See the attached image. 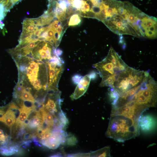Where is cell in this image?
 Here are the masks:
<instances>
[{"mask_svg":"<svg viewBox=\"0 0 157 157\" xmlns=\"http://www.w3.org/2000/svg\"><path fill=\"white\" fill-rule=\"evenodd\" d=\"M138 123L129 117L121 115H111L107 137L118 142H123L139 135Z\"/></svg>","mask_w":157,"mask_h":157,"instance_id":"obj_1","label":"cell"},{"mask_svg":"<svg viewBox=\"0 0 157 157\" xmlns=\"http://www.w3.org/2000/svg\"><path fill=\"white\" fill-rule=\"evenodd\" d=\"M147 108L136 105L133 101H130L119 107L113 108L111 115H121L133 119L139 123L140 116Z\"/></svg>","mask_w":157,"mask_h":157,"instance_id":"obj_2","label":"cell"},{"mask_svg":"<svg viewBox=\"0 0 157 157\" xmlns=\"http://www.w3.org/2000/svg\"><path fill=\"white\" fill-rule=\"evenodd\" d=\"M123 62L115 65L106 57L101 61L94 64L93 66L97 70L102 78L112 75L117 76L120 73L123 72L120 68V65Z\"/></svg>","mask_w":157,"mask_h":157,"instance_id":"obj_3","label":"cell"},{"mask_svg":"<svg viewBox=\"0 0 157 157\" xmlns=\"http://www.w3.org/2000/svg\"><path fill=\"white\" fill-rule=\"evenodd\" d=\"M138 124L139 130L142 132L146 133H151L156 127V119L151 115H142L139 118Z\"/></svg>","mask_w":157,"mask_h":157,"instance_id":"obj_4","label":"cell"},{"mask_svg":"<svg viewBox=\"0 0 157 157\" xmlns=\"http://www.w3.org/2000/svg\"><path fill=\"white\" fill-rule=\"evenodd\" d=\"M90 80L89 74L83 76L77 84L74 93L70 96L71 97L76 99L83 95L88 88Z\"/></svg>","mask_w":157,"mask_h":157,"instance_id":"obj_5","label":"cell"},{"mask_svg":"<svg viewBox=\"0 0 157 157\" xmlns=\"http://www.w3.org/2000/svg\"><path fill=\"white\" fill-rule=\"evenodd\" d=\"M19 110V114L16 119L15 124L17 126H21L25 125V122L31 113L32 108L31 106H27L24 103Z\"/></svg>","mask_w":157,"mask_h":157,"instance_id":"obj_6","label":"cell"},{"mask_svg":"<svg viewBox=\"0 0 157 157\" xmlns=\"http://www.w3.org/2000/svg\"><path fill=\"white\" fill-rule=\"evenodd\" d=\"M15 111L14 109L9 108L0 117V121L3 122L11 128L15 121Z\"/></svg>","mask_w":157,"mask_h":157,"instance_id":"obj_7","label":"cell"},{"mask_svg":"<svg viewBox=\"0 0 157 157\" xmlns=\"http://www.w3.org/2000/svg\"><path fill=\"white\" fill-rule=\"evenodd\" d=\"M35 115L28 122L27 126L31 129L41 128L44 129V123L41 114L39 112H35Z\"/></svg>","mask_w":157,"mask_h":157,"instance_id":"obj_8","label":"cell"},{"mask_svg":"<svg viewBox=\"0 0 157 157\" xmlns=\"http://www.w3.org/2000/svg\"><path fill=\"white\" fill-rule=\"evenodd\" d=\"M90 156L110 157V147L107 146L92 152L90 153Z\"/></svg>","mask_w":157,"mask_h":157,"instance_id":"obj_9","label":"cell"},{"mask_svg":"<svg viewBox=\"0 0 157 157\" xmlns=\"http://www.w3.org/2000/svg\"><path fill=\"white\" fill-rule=\"evenodd\" d=\"M108 95L109 99L111 102L112 106H115L120 97V94L115 89L110 88L109 90Z\"/></svg>","mask_w":157,"mask_h":157,"instance_id":"obj_10","label":"cell"},{"mask_svg":"<svg viewBox=\"0 0 157 157\" xmlns=\"http://www.w3.org/2000/svg\"><path fill=\"white\" fill-rule=\"evenodd\" d=\"M19 98L23 101L30 102L33 103L36 101L31 92L25 91L24 88Z\"/></svg>","mask_w":157,"mask_h":157,"instance_id":"obj_11","label":"cell"},{"mask_svg":"<svg viewBox=\"0 0 157 157\" xmlns=\"http://www.w3.org/2000/svg\"><path fill=\"white\" fill-rule=\"evenodd\" d=\"M81 22L80 17L77 14L72 15L68 23L69 26H75L78 25Z\"/></svg>","mask_w":157,"mask_h":157,"instance_id":"obj_12","label":"cell"},{"mask_svg":"<svg viewBox=\"0 0 157 157\" xmlns=\"http://www.w3.org/2000/svg\"><path fill=\"white\" fill-rule=\"evenodd\" d=\"M66 140L67 144L71 146L75 145L77 142L76 138L72 135H67Z\"/></svg>","mask_w":157,"mask_h":157,"instance_id":"obj_13","label":"cell"},{"mask_svg":"<svg viewBox=\"0 0 157 157\" xmlns=\"http://www.w3.org/2000/svg\"><path fill=\"white\" fill-rule=\"evenodd\" d=\"M32 85H33L34 88L36 90H40L42 88L43 89V86L44 85H43L41 84V81L39 79H37L35 81H34L32 84Z\"/></svg>","mask_w":157,"mask_h":157,"instance_id":"obj_14","label":"cell"},{"mask_svg":"<svg viewBox=\"0 0 157 157\" xmlns=\"http://www.w3.org/2000/svg\"><path fill=\"white\" fill-rule=\"evenodd\" d=\"M8 136L4 135L2 130L0 129V144L3 145L6 143Z\"/></svg>","mask_w":157,"mask_h":157,"instance_id":"obj_15","label":"cell"},{"mask_svg":"<svg viewBox=\"0 0 157 157\" xmlns=\"http://www.w3.org/2000/svg\"><path fill=\"white\" fill-rule=\"evenodd\" d=\"M83 76L80 74H76L74 75L72 77V81L73 83L77 85L79 83Z\"/></svg>","mask_w":157,"mask_h":157,"instance_id":"obj_16","label":"cell"},{"mask_svg":"<svg viewBox=\"0 0 157 157\" xmlns=\"http://www.w3.org/2000/svg\"><path fill=\"white\" fill-rule=\"evenodd\" d=\"M14 4L10 0L8 3L5 7L4 12L7 13L9 11L11 8H12Z\"/></svg>","mask_w":157,"mask_h":157,"instance_id":"obj_17","label":"cell"},{"mask_svg":"<svg viewBox=\"0 0 157 157\" xmlns=\"http://www.w3.org/2000/svg\"><path fill=\"white\" fill-rule=\"evenodd\" d=\"M56 31L53 27L49 29L47 31V35L48 38H50L54 37L55 31Z\"/></svg>","mask_w":157,"mask_h":157,"instance_id":"obj_18","label":"cell"},{"mask_svg":"<svg viewBox=\"0 0 157 157\" xmlns=\"http://www.w3.org/2000/svg\"><path fill=\"white\" fill-rule=\"evenodd\" d=\"M26 65L24 64H21L19 67L20 72L22 73H25L27 69Z\"/></svg>","mask_w":157,"mask_h":157,"instance_id":"obj_19","label":"cell"},{"mask_svg":"<svg viewBox=\"0 0 157 157\" xmlns=\"http://www.w3.org/2000/svg\"><path fill=\"white\" fill-rule=\"evenodd\" d=\"M67 156H90V153L76 154H69Z\"/></svg>","mask_w":157,"mask_h":157,"instance_id":"obj_20","label":"cell"},{"mask_svg":"<svg viewBox=\"0 0 157 157\" xmlns=\"http://www.w3.org/2000/svg\"><path fill=\"white\" fill-rule=\"evenodd\" d=\"M91 79L95 80L97 77V73L94 71H91L89 74Z\"/></svg>","mask_w":157,"mask_h":157,"instance_id":"obj_21","label":"cell"},{"mask_svg":"<svg viewBox=\"0 0 157 157\" xmlns=\"http://www.w3.org/2000/svg\"><path fill=\"white\" fill-rule=\"evenodd\" d=\"M87 17L93 18H96V14L91 10L86 12Z\"/></svg>","mask_w":157,"mask_h":157,"instance_id":"obj_22","label":"cell"},{"mask_svg":"<svg viewBox=\"0 0 157 157\" xmlns=\"http://www.w3.org/2000/svg\"><path fill=\"white\" fill-rule=\"evenodd\" d=\"M63 53V51L59 48L55 49V55L58 57H59L62 55Z\"/></svg>","mask_w":157,"mask_h":157,"instance_id":"obj_23","label":"cell"},{"mask_svg":"<svg viewBox=\"0 0 157 157\" xmlns=\"http://www.w3.org/2000/svg\"><path fill=\"white\" fill-rule=\"evenodd\" d=\"M25 28L29 32H32L34 31L35 27L33 25L29 24Z\"/></svg>","mask_w":157,"mask_h":157,"instance_id":"obj_24","label":"cell"},{"mask_svg":"<svg viewBox=\"0 0 157 157\" xmlns=\"http://www.w3.org/2000/svg\"><path fill=\"white\" fill-rule=\"evenodd\" d=\"M28 67L33 70L35 69H39L36 68V63L33 61H31Z\"/></svg>","mask_w":157,"mask_h":157,"instance_id":"obj_25","label":"cell"},{"mask_svg":"<svg viewBox=\"0 0 157 157\" xmlns=\"http://www.w3.org/2000/svg\"><path fill=\"white\" fill-rule=\"evenodd\" d=\"M60 34L58 33L56 31L54 33V38L56 40L60 39Z\"/></svg>","mask_w":157,"mask_h":157,"instance_id":"obj_26","label":"cell"},{"mask_svg":"<svg viewBox=\"0 0 157 157\" xmlns=\"http://www.w3.org/2000/svg\"><path fill=\"white\" fill-rule=\"evenodd\" d=\"M27 76L30 75L32 74L33 72V70L31 69L29 67L27 68L26 71Z\"/></svg>","mask_w":157,"mask_h":157,"instance_id":"obj_27","label":"cell"},{"mask_svg":"<svg viewBox=\"0 0 157 157\" xmlns=\"http://www.w3.org/2000/svg\"><path fill=\"white\" fill-rule=\"evenodd\" d=\"M28 46L30 49H33L35 47V43L33 42H31L29 43Z\"/></svg>","mask_w":157,"mask_h":157,"instance_id":"obj_28","label":"cell"},{"mask_svg":"<svg viewBox=\"0 0 157 157\" xmlns=\"http://www.w3.org/2000/svg\"><path fill=\"white\" fill-rule=\"evenodd\" d=\"M56 31L59 34H61L63 31V27L62 26H59L56 30Z\"/></svg>","mask_w":157,"mask_h":157,"instance_id":"obj_29","label":"cell"},{"mask_svg":"<svg viewBox=\"0 0 157 157\" xmlns=\"http://www.w3.org/2000/svg\"><path fill=\"white\" fill-rule=\"evenodd\" d=\"M41 31L40 30H38L33 32L34 34L37 36H39L41 33Z\"/></svg>","mask_w":157,"mask_h":157,"instance_id":"obj_30","label":"cell"},{"mask_svg":"<svg viewBox=\"0 0 157 157\" xmlns=\"http://www.w3.org/2000/svg\"><path fill=\"white\" fill-rule=\"evenodd\" d=\"M7 13L4 12L3 13H0V19H3L4 17L6 16Z\"/></svg>","mask_w":157,"mask_h":157,"instance_id":"obj_31","label":"cell"},{"mask_svg":"<svg viewBox=\"0 0 157 157\" xmlns=\"http://www.w3.org/2000/svg\"><path fill=\"white\" fill-rule=\"evenodd\" d=\"M4 107L0 108V116L3 115L5 113V111L4 110Z\"/></svg>","mask_w":157,"mask_h":157,"instance_id":"obj_32","label":"cell"},{"mask_svg":"<svg viewBox=\"0 0 157 157\" xmlns=\"http://www.w3.org/2000/svg\"><path fill=\"white\" fill-rule=\"evenodd\" d=\"M1 20V19H0V21ZM5 26V25H2L0 23V28L1 29H3V27L4 26Z\"/></svg>","mask_w":157,"mask_h":157,"instance_id":"obj_33","label":"cell"},{"mask_svg":"<svg viewBox=\"0 0 157 157\" xmlns=\"http://www.w3.org/2000/svg\"><path fill=\"white\" fill-rule=\"evenodd\" d=\"M49 0L53 1H57L58 0Z\"/></svg>","mask_w":157,"mask_h":157,"instance_id":"obj_34","label":"cell"}]
</instances>
